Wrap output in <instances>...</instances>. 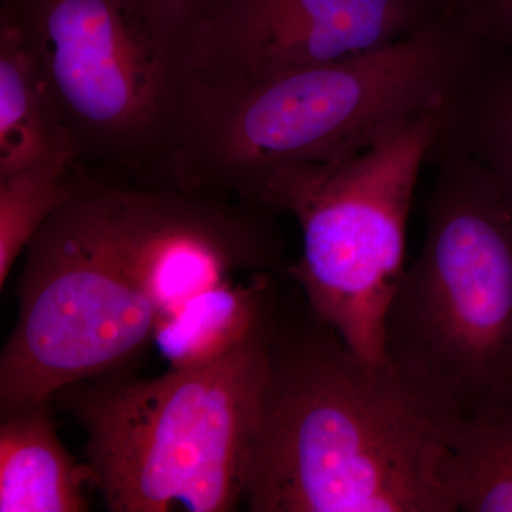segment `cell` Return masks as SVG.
Returning a JSON list of instances; mask_svg holds the SVG:
<instances>
[{"label": "cell", "instance_id": "7c38bea8", "mask_svg": "<svg viewBox=\"0 0 512 512\" xmlns=\"http://www.w3.org/2000/svg\"><path fill=\"white\" fill-rule=\"evenodd\" d=\"M443 148L476 161L512 205V49L491 43L466 83L448 100Z\"/></svg>", "mask_w": 512, "mask_h": 512}, {"label": "cell", "instance_id": "7a4b0ae2", "mask_svg": "<svg viewBox=\"0 0 512 512\" xmlns=\"http://www.w3.org/2000/svg\"><path fill=\"white\" fill-rule=\"evenodd\" d=\"M490 45L464 0L375 52L261 79L194 83L177 185L249 201L282 165L365 151L446 104Z\"/></svg>", "mask_w": 512, "mask_h": 512}, {"label": "cell", "instance_id": "8992f818", "mask_svg": "<svg viewBox=\"0 0 512 512\" xmlns=\"http://www.w3.org/2000/svg\"><path fill=\"white\" fill-rule=\"evenodd\" d=\"M55 94L80 158L175 187L194 74L136 0H2Z\"/></svg>", "mask_w": 512, "mask_h": 512}, {"label": "cell", "instance_id": "5bb4252c", "mask_svg": "<svg viewBox=\"0 0 512 512\" xmlns=\"http://www.w3.org/2000/svg\"><path fill=\"white\" fill-rule=\"evenodd\" d=\"M70 165H40L0 177V288L37 232L86 181Z\"/></svg>", "mask_w": 512, "mask_h": 512}, {"label": "cell", "instance_id": "9a60e30c", "mask_svg": "<svg viewBox=\"0 0 512 512\" xmlns=\"http://www.w3.org/2000/svg\"><path fill=\"white\" fill-rule=\"evenodd\" d=\"M151 22L192 60L195 46L228 0H136Z\"/></svg>", "mask_w": 512, "mask_h": 512}, {"label": "cell", "instance_id": "8fae6325", "mask_svg": "<svg viewBox=\"0 0 512 512\" xmlns=\"http://www.w3.org/2000/svg\"><path fill=\"white\" fill-rule=\"evenodd\" d=\"M269 272L255 274L248 284L232 279L190 299L163 320L153 343L170 369L211 365L238 348L276 308Z\"/></svg>", "mask_w": 512, "mask_h": 512}, {"label": "cell", "instance_id": "9c48e42d", "mask_svg": "<svg viewBox=\"0 0 512 512\" xmlns=\"http://www.w3.org/2000/svg\"><path fill=\"white\" fill-rule=\"evenodd\" d=\"M79 148L55 94L19 30L0 18V177L70 165Z\"/></svg>", "mask_w": 512, "mask_h": 512}, {"label": "cell", "instance_id": "52a82bcc", "mask_svg": "<svg viewBox=\"0 0 512 512\" xmlns=\"http://www.w3.org/2000/svg\"><path fill=\"white\" fill-rule=\"evenodd\" d=\"M447 103L353 156L282 165L248 201L295 218L302 255L286 275L319 319L376 362L384 359V323L406 269L414 190Z\"/></svg>", "mask_w": 512, "mask_h": 512}, {"label": "cell", "instance_id": "ba28073f", "mask_svg": "<svg viewBox=\"0 0 512 512\" xmlns=\"http://www.w3.org/2000/svg\"><path fill=\"white\" fill-rule=\"evenodd\" d=\"M464 0H228L192 53L217 84L348 59L420 32Z\"/></svg>", "mask_w": 512, "mask_h": 512}, {"label": "cell", "instance_id": "3957f363", "mask_svg": "<svg viewBox=\"0 0 512 512\" xmlns=\"http://www.w3.org/2000/svg\"><path fill=\"white\" fill-rule=\"evenodd\" d=\"M274 316L211 365L153 379L120 367L53 397L86 434L87 466L107 510L244 505Z\"/></svg>", "mask_w": 512, "mask_h": 512}, {"label": "cell", "instance_id": "6da1fadb", "mask_svg": "<svg viewBox=\"0 0 512 512\" xmlns=\"http://www.w3.org/2000/svg\"><path fill=\"white\" fill-rule=\"evenodd\" d=\"M461 421L386 359L311 311L276 305L244 507L251 512H456L446 466Z\"/></svg>", "mask_w": 512, "mask_h": 512}, {"label": "cell", "instance_id": "277c9868", "mask_svg": "<svg viewBox=\"0 0 512 512\" xmlns=\"http://www.w3.org/2000/svg\"><path fill=\"white\" fill-rule=\"evenodd\" d=\"M436 167L420 255L384 323V359L463 421L512 402V205L463 154Z\"/></svg>", "mask_w": 512, "mask_h": 512}, {"label": "cell", "instance_id": "2e32d148", "mask_svg": "<svg viewBox=\"0 0 512 512\" xmlns=\"http://www.w3.org/2000/svg\"><path fill=\"white\" fill-rule=\"evenodd\" d=\"M468 6L488 42L512 49V0H468Z\"/></svg>", "mask_w": 512, "mask_h": 512}, {"label": "cell", "instance_id": "30bf717a", "mask_svg": "<svg viewBox=\"0 0 512 512\" xmlns=\"http://www.w3.org/2000/svg\"><path fill=\"white\" fill-rule=\"evenodd\" d=\"M50 403L2 417L0 512H84L92 470L77 463L56 433Z\"/></svg>", "mask_w": 512, "mask_h": 512}, {"label": "cell", "instance_id": "5b68a950", "mask_svg": "<svg viewBox=\"0 0 512 512\" xmlns=\"http://www.w3.org/2000/svg\"><path fill=\"white\" fill-rule=\"evenodd\" d=\"M0 356V416L126 367L160 323L137 248L134 187L84 183L26 248Z\"/></svg>", "mask_w": 512, "mask_h": 512}, {"label": "cell", "instance_id": "4fadbf2b", "mask_svg": "<svg viewBox=\"0 0 512 512\" xmlns=\"http://www.w3.org/2000/svg\"><path fill=\"white\" fill-rule=\"evenodd\" d=\"M444 480L456 512H512V402L461 421Z\"/></svg>", "mask_w": 512, "mask_h": 512}]
</instances>
